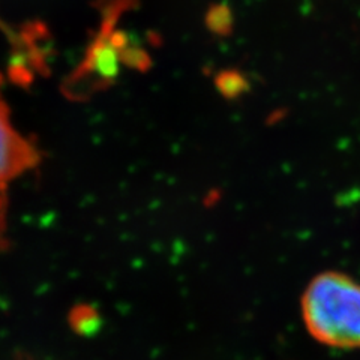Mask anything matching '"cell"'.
I'll list each match as a JSON object with an SVG mask.
<instances>
[{
	"instance_id": "obj_1",
	"label": "cell",
	"mask_w": 360,
	"mask_h": 360,
	"mask_svg": "<svg viewBox=\"0 0 360 360\" xmlns=\"http://www.w3.org/2000/svg\"><path fill=\"white\" fill-rule=\"evenodd\" d=\"M302 319L319 342L360 348V284L340 272L315 276L302 296Z\"/></svg>"
},
{
	"instance_id": "obj_2",
	"label": "cell",
	"mask_w": 360,
	"mask_h": 360,
	"mask_svg": "<svg viewBox=\"0 0 360 360\" xmlns=\"http://www.w3.org/2000/svg\"><path fill=\"white\" fill-rule=\"evenodd\" d=\"M41 155L37 146L30 143L13 123L9 107L2 95L0 77V188L39 164Z\"/></svg>"
},
{
	"instance_id": "obj_3",
	"label": "cell",
	"mask_w": 360,
	"mask_h": 360,
	"mask_svg": "<svg viewBox=\"0 0 360 360\" xmlns=\"http://www.w3.org/2000/svg\"><path fill=\"white\" fill-rule=\"evenodd\" d=\"M74 329L82 332V333H89L94 332L98 326V315L96 311L89 308V307H80L75 308L72 312V320H71Z\"/></svg>"
},
{
	"instance_id": "obj_4",
	"label": "cell",
	"mask_w": 360,
	"mask_h": 360,
	"mask_svg": "<svg viewBox=\"0 0 360 360\" xmlns=\"http://www.w3.org/2000/svg\"><path fill=\"white\" fill-rule=\"evenodd\" d=\"M6 210H8L6 188H0V250H2L4 243L6 240Z\"/></svg>"
}]
</instances>
